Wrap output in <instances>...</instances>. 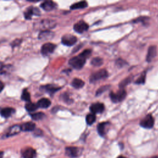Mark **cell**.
Instances as JSON below:
<instances>
[{
	"instance_id": "cell-1",
	"label": "cell",
	"mask_w": 158,
	"mask_h": 158,
	"mask_svg": "<svg viewBox=\"0 0 158 158\" xmlns=\"http://www.w3.org/2000/svg\"><path fill=\"white\" fill-rule=\"evenodd\" d=\"M56 25L55 21L51 19H42L34 23V28L36 30L45 31L53 28Z\"/></svg>"
},
{
	"instance_id": "cell-2",
	"label": "cell",
	"mask_w": 158,
	"mask_h": 158,
	"mask_svg": "<svg viewBox=\"0 0 158 158\" xmlns=\"http://www.w3.org/2000/svg\"><path fill=\"white\" fill-rule=\"evenodd\" d=\"M85 61L86 59L79 54L78 56H75L71 58L69 61V64L74 69L79 70L83 67Z\"/></svg>"
},
{
	"instance_id": "cell-3",
	"label": "cell",
	"mask_w": 158,
	"mask_h": 158,
	"mask_svg": "<svg viewBox=\"0 0 158 158\" xmlns=\"http://www.w3.org/2000/svg\"><path fill=\"white\" fill-rule=\"evenodd\" d=\"M126 95H127L126 91L123 89H121L116 93L110 92L109 96L110 98V99L112 101V102H118L123 100Z\"/></svg>"
},
{
	"instance_id": "cell-4",
	"label": "cell",
	"mask_w": 158,
	"mask_h": 158,
	"mask_svg": "<svg viewBox=\"0 0 158 158\" xmlns=\"http://www.w3.org/2000/svg\"><path fill=\"white\" fill-rule=\"evenodd\" d=\"M107 76H108V73L107 70H106L105 69H102L93 73L89 77V81L93 83L99 80L105 78Z\"/></svg>"
},
{
	"instance_id": "cell-5",
	"label": "cell",
	"mask_w": 158,
	"mask_h": 158,
	"mask_svg": "<svg viewBox=\"0 0 158 158\" xmlns=\"http://www.w3.org/2000/svg\"><path fill=\"white\" fill-rule=\"evenodd\" d=\"M154 123V120L152 115L148 114L140 122V125L145 128H151Z\"/></svg>"
},
{
	"instance_id": "cell-6",
	"label": "cell",
	"mask_w": 158,
	"mask_h": 158,
	"mask_svg": "<svg viewBox=\"0 0 158 158\" xmlns=\"http://www.w3.org/2000/svg\"><path fill=\"white\" fill-rule=\"evenodd\" d=\"M56 47V46L53 43H45L41 47V54L43 56H48L50 54L53 52Z\"/></svg>"
},
{
	"instance_id": "cell-7",
	"label": "cell",
	"mask_w": 158,
	"mask_h": 158,
	"mask_svg": "<svg viewBox=\"0 0 158 158\" xmlns=\"http://www.w3.org/2000/svg\"><path fill=\"white\" fill-rule=\"evenodd\" d=\"M77 41L76 36L72 35H65L62 37V43L65 46H70L75 44Z\"/></svg>"
},
{
	"instance_id": "cell-8",
	"label": "cell",
	"mask_w": 158,
	"mask_h": 158,
	"mask_svg": "<svg viewBox=\"0 0 158 158\" xmlns=\"http://www.w3.org/2000/svg\"><path fill=\"white\" fill-rule=\"evenodd\" d=\"M89 28L88 25L83 20H80L77 23H76L73 26L74 30L79 33H83L86 31Z\"/></svg>"
},
{
	"instance_id": "cell-9",
	"label": "cell",
	"mask_w": 158,
	"mask_h": 158,
	"mask_svg": "<svg viewBox=\"0 0 158 158\" xmlns=\"http://www.w3.org/2000/svg\"><path fill=\"white\" fill-rule=\"evenodd\" d=\"M65 154L70 157H77L80 155L81 150L77 147H67L65 148Z\"/></svg>"
},
{
	"instance_id": "cell-10",
	"label": "cell",
	"mask_w": 158,
	"mask_h": 158,
	"mask_svg": "<svg viewBox=\"0 0 158 158\" xmlns=\"http://www.w3.org/2000/svg\"><path fill=\"white\" fill-rule=\"evenodd\" d=\"M40 14V11L38 10V9L33 7H30L24 12V17L26 19H31L33 15H39Z\"/></svg>"
},
{
	"instance_id": "cell-11",
	"label": "cell",
	"mask_w": 158,
	"mask_h": 158,
	"mask_svg": "<svg viewBox=\"0 0 158 158\" xmlns=\"http://www.w3.org/2000/svg\"><path fill=\"white\" fill-rule=\"evenodd\" d=\"M89 110L92 114H99L104 111V106L102 103L100 102L94 103L89 107Z\"/></svg>"
},
{
	"instance_id": "cell-12",
	"label": "cell",
	"mask_w": 158,
	"mask_h": 158,
	"mask_svg": "<svg viewBox=\"0 0 158 158\" xmlns=\"http://www.w3.org/2000/svg\"><path fill=\"white\" fill-rule=\"evenodd\" d=\"M60 88V87L56 86L53 85H46L42 86L40 88L41 90H42L44 92H46V93L50 94L51 95L53 94L54 93H56V91L59 90Z\"/></svg>"
},
{
	"instance_id": "cell-13",
	"label": "cell",
	"mask_w": 158,
	"mask_h": 158,
	"mask_svg": "<svg viewBox=\"0 0 158 158\" xmlns=\"http://www.w3.org/2000/svg\"><path fill=\"white\" fill-rule=\"evenodd\" d=\"M110 123L109 122H102L100 123L98 126V132L101 136H104L109 128Z\"/></svg>"
},
{
	"instance_id": "cell-14",
	"label": "cell",
	"mask_w": 158,
	"mask_h": 158,
	"mask_svg": "<svg viewBox=\"0 0 158 158\" xmlns=\"http://www.w3.org/2000/svg\"><path fill=\"white\" fill-rule=\"evenodd\" d=\"M36 155V151L31 148H25L22 151V156L23 158H35Z\"/></svg>"
},
{
	"instance_id": "cell-15",
	"label": "cell",
	"mask_w": 158,
	"mask_h": 158,
	"mask_svg": "<svg viewBox=\"0 0 158 158\" xmlns=\"http://www.w3.org/2000/svg\"><path fill=\"white\" fill-rule=\"evenodd\" d=\"M54 33L50 30H45L40 31L38 38L41 40H48L51 39L54 36Z\"/></svg>"
},
{
	"instance_id": "cell-16",
	"label": "cell",
	"mask_w": 158,
	"mask_h": 158,
	"mask_svg": "<svg viewBox=\"0 0 158 158\" xmlns=\"http://www.w3.org/2000/svg\"><path fill=\"white\" fill-rule=\"evenodd\" d=\"M56 7V4L51 1H46L41 4V7L46 11H50Z\"/></svg>"
},
{
	"instance_id": "cell-17",
	"label": "cell",
	"mask_w": 158,
	"mask_h": 158,
	"mask_svg": "<svg viewBox=\"0 0 158 158\" xmlns=\"http://www.w3.org/2000/svg\"><path fill=\"white\" fill-rule=\"evenodd\" d=\"M156 55V47L154 46H151L149 48L148 54L146 56V60L150 62Z\"/></svg>"
},
{
	"instance_id": "cell-18",
	"label": "cell",
	"mask_w": 158,
	"mask_h": 158,
	"mask_svg": "<svg viewBox=\"0 0 158 158\" xmlns=\"http://www.w3.org/2000/svg\"><path fill=\"white\" fill-rule=\"evenodd\" d=\"M21 130L24 131H33L34 130L35 128V124L33 122H29L23 123L20 125Z\"/></svg>"
},
{
	"instance_id": "cell-19",
	"label": "cell",
	"mask_w": 158,
	"mask_h": 158,
	"mask_svg": "<svg viewBox=\"0 0 158 158\" xmlns=\"http://www.w3.org/2000/svg\"><path fill=\"white\" fill-rule=\"evenodd\" d=\"M20 131H21V128H20V125H13L9 129V131H7L6 136H10L15 135L16 134H18Z\"/></svg>"
},
{
	"instance_id": "cell-20",
	"label": "cell",
	"mask_w": 158,
	"mask_h": 158,
	"mask_svg": "<svg viewBox=\"0 0 158 158\" xmlns=\"http://www.w3.org/2000/svg\"><path fill=\"white\" fill-rule=\"evenodd\" d=\"M51 101L47 98H42L37 102L38 107L40 108H48L51 105Z\"/></svg>"
},
{
	"instance_id": "cell-21",
	"label": "cell",
	"mask_w": 158,
	"mask_h": 158,
	"mask_svg": "<svg viewBox=\"0 0 158 158\" xmlns=\"http://www.w3.org/2000/svg\"><path fill=\"white\" fill-rule=\"evenodd\" d=\"M14 112H15V110L13 108L6 107L1 109V115L4 118H7L10 117Z\"/></svg>"
},
{
	"instance_id": "cell-22",
	"label": "cell",
	"mask_w": 158,
	"mask_h": 158,
	"mask_svg": "<svg viewBox=\"0 0 158 158\" xmlns=\"http://www.w3.org/2000/svg\"><path fill=\"white\" fill-rule=\"evenodd\" d=\"M88 6V4L86 1H80L76 3H74L70 6L71 9H83Z\"/></svg>"
},
{
	"instance_id": "cell-23",
	"label": "cell",
	"mask_w": 158,
	"mask_h": 158,
	"mask_svg": "<svg viewBox=\"0 0 158 158\" xmlns=\"http://www.w3.org/2000/svg\"><path fill=\"white\" fill-rule=\"evenodd\" d=\"M85 85V83L83 80L79 78H74L72 82V85L75 88L78 89L82 88Z\"/></svg>"
},
{
	"instance_id": "cell-24",
	"label": "cell",
	"mask_w": 158,
	"mask_h": 158,
	"mask_svg": "<svg viewBox=\"0 0 158 158\" xmlns=\"http://www.w3.org/2000/svg\"><path fill=\"white\" fill-rule=\"evenodd\" d=\"M38 106L36 104H34L31 102H28L25 104V109L28 112H33L37 109Z\"/></svg>"
},
{
	"instance_id": "cell-25",
	"label": "cell",
	"mask_w": 158,
	"mask_h": 158,
	"mask_svg": "<svg viewBox=\"0 0 158 158\" xmlns=\"http://www.w3.org/2000/svg\"><path fill=\"white\" fill-rule=\"evenodd\" d=\"M96 120V116L94 114H89L86 117V122L88 125H92Z\"/></svg>"
},
{
	"instance_id": "cell-26",
	"label": "cell",
	"mask_w": 158,
	"mask_h": 158,
	"mask_svg": "<svg viewBox=\"0 0 158 158\" xmlns=\"http://www.w3.org/2000/svg\"><path fill=\"white\" fill-rule=\"evenodd\" d=\"M103 63V60L102 59L100 58V57H94L92 60L91 61V64L94 65V66H100Z\"/></svg>"
},
{
	"instance_id": "cell-27",
	"label": "cell",
	"mask_w": 158,
	"mask_h": 158,
	"mask_svg": "<svg viewBox=\"0 0 158 158\" xmlns=\"http://www.w3.org/2000/svg\"><path fill=\"white\" fill-rule=\"evenodd\" d=\"M21 98L23 101L30 102V94L29 92L26 89H24L23 90L22 95H21Z\"/></svg>"
},
{
	"instance_id": "cell-28",
	"label": "cell",
	"mask_w": 158,
	"mask_h": 158,
	"mask_svg": "<svg viewBox=\"0 0 158 158\" xmlns=\"http://www.w3.org/2000/svg\"><path fill=\"white\" fill-rule=\"evenodd\" d=\"M45 116L43 112H36V113H34L31 114V117L33 120H41L43 118H44Z\"/></svg>"
},
{
	"instance_id": "cell-29",
	"label": "cell",
	"mask_w": 158,
	"mask_h": 158,
	"mask_svg": "<svg viewBox=\"0 0 158 158\" xmlns=\"http://www.w3.org/2000/svg\"><path fill=\"white\" fill-rule=\"evenodd\" d=\"M91 51L90 49H86V50H84L81 54H80V55L86 59V58L89 57V56L91 55Z\"/></svg>"
},
{
	"instance_id": "cell-30",
	"label": "cell",
	"mask_w": 158,
	"mask_h": 158,
	"mask_svg": "<svg viewBox=\"0 0 158 158\" xmlns=\"http://www.w3.org/2000/svg\"><path fill=\"white\" fill-rule=\"evenodd\" d=\"M145 78H146V74L143 73L136 81V83L138 84H143L145 82Z\"/></svg>"
},
{
	"instance_id": "cell-31",
	"label": "cell",
	"mask_w": 158,
	"mask_h": 158,
	"mask_svg": "<svg viewBox=\"0 0 158 158\" xmlns=\"http://www.w3.org/2000/svg\"><path fill=\"white\" fill-rule=\"evenodd\" d=\"M130 81V79L129 78H125L124 80H123L119 85V86L121 87V88H123L124 87L125 85H127L129 82Z\"/></svg>"
},
{
	"instance_id": "cell-32",
	"label": "cell",
	"mask_w": 158,
	"mask_h": 158,
	"mask_svg": "<svg viewBox=\"0 0 158 158\" xmlns=\"http://www.w3.org/2000/svg\"><path fill=\"white\" fill-rule=\"evenodd\" d=\"M116 64L117 65H118L120 67H123L124 65H125L126 62L125 61H124L123 60H122V59H118L117 62H116Z\"/></svg>"
},
{
	"instance_id": "cell-33",
	"label": "cell",
	"mask_w": 158,
	"mask_h": 158,
	"mask_svg": "<svg viewBox=\"0 0 158 158\" xmlns=\"http://www.w3.org/2000/svg\"><path fill=\"white\" fill-rule=\"evenodd\" d=\"M107 86H103V87L100 88L97 91V92L96 93V95L98 96L99 94H101L102 92H104V91H106V90L107 89Z\"/></svg>"
},
{
	"instance_id": "cell-34",
	"label": "cell",
	"mask_w": 158,
	"mask_h": 158,
	"mask_svg": "<svg viewBox=\"0 0 158 158\" xmlns=\"http://www.w3.org/2000/svg\"><path fill=\"white\" fill-rule=\"evenodd\" d=\"M21 42H22V40H19V39H17V40H15L12 43V46H13V47H14V46H18V45H19L20 43H21Z\"/></svg>"
},
{
	"instance_id": "cell-35",
	"label": "cell",
	"mask_w": 158,
	"mask_h": 158,
	"mask_svg": "<svg viewBox=\"0 0 158 158\" xmlns=\"http://www.w3.org/2000/svg\"><path fill=\"white\" fill-rule=\"evenodd\" d=\"M6 67V66H4L2 65V64L0 63V73H4L6 71H5V68Z\"/></svg>"
},
{
	"instance_id": "cell-36",
	"label": "cell",
	"mask_w": 158,
	"mask_h": 158,
	"mask_svg": "<svg viewBox=\"0 0 158 158\" xmlns=\"http://www.w3.org/2000/svg\"><path fill=\"white\" fill-rule=\"evenodd\" d=\"M4 87V83H3L1 81H0V93L2 91V89H3Z\"/></svg>"
},
{
	"instance_id": "cell-37",
	"label": "cell",
	"mask_w": 158,
	"mask_h": 158,
	"mask_svg": "<svg viewBox=\"0 0 158 158\" xmlns=\"http://www.w3.org/2000/svg\"><path fill=\"white\" fill-rule=\"evenodd\" d=\"M3 157V152L0 151V158H2Z\"/></svg>"
},
{
	"instance_id": "cell-38",
	"label": "cell",
	"mask_w": 158,
	"mask_h": 158,
	"mask_svg": "<svg viewBox=\"0 0 158 158\" xmlns=\"http://www.w3.org/2000/svg\"><path fill=\"white\" fill-rule=\"evenodd\" d=\"M117 158H126V157H124V156H118Z\"/></svg>"
},
{
	"instance_id": "cell-39",
	"label": "cell",
	"mask_w": 158,
	"mask_h": 158,
	"mask_svg": "<svg viewBox=\"0 0 158 158\" xmlns=\"http://www.w3.org/2000/svg\"><path fill=\"white\" fill-rule=\"evenodd\" d=\"M152 158H158V156H154V157H153Z\"/></svg>"
}]
</instances>
